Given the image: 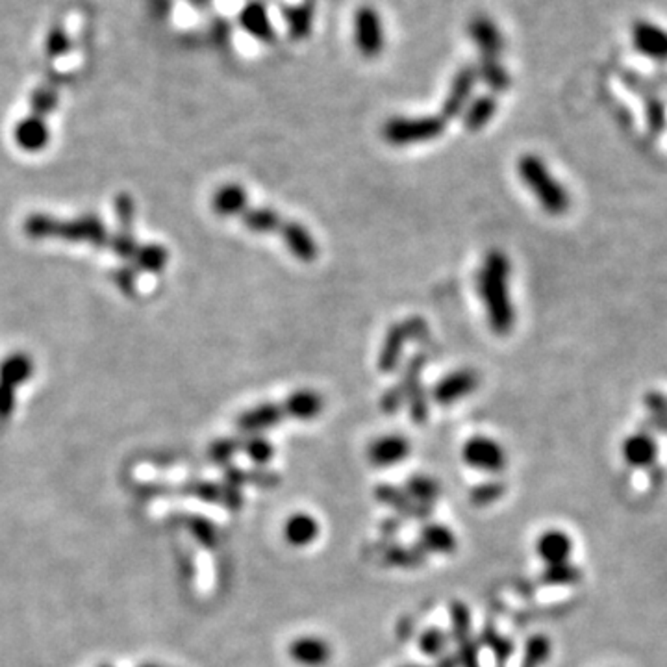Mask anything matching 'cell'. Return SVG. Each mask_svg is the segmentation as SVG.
<instances>
[{"label":"cell","instance_id":"6da1fadb","mask_svg":"<svg viewBox=\"0 0 667 667\" xmlns=\"http://www.w3.org/2000/svg\"><path fill=\"white\" fill-rule=\"evenodd\" d=\"M22 232L34 242H63L89 245L93 249H111L113 234L95 213H82L78 218H56L51 213H30L22 221Z\"/></svg>","mask_w":667,"mask_h":667},{"label":"cell","instance_id":"7a4b0ae2","mask_svg":"<svg viewBox=\"0 0 667 667\" xmlns=\"http://www.w3.org/2000/svg\"><path fill=\"white\" fill-rule=\"evenodd\" d=\"M510 259L505 252L490 251L479 271V292L486 306L491 330L498 336H508L515 323L510 299Z\"/></svg>","mask_w":667,"mask_h":667},{"label":"cell","instance_id":"3957f363","mask_svg":"<svg viewBox=\"0 0 667 667\" xmlns=\"http://www.w3.org/2000/svg\"><path fill=\"white\" fill-rule=\"evenodd\" d=\"M63 77L53 73L46 77L32 93L30 111L21 119L13 130V139L22 152L37 154L51 141L49 117L56 110L62 95Z\"/></svg>","mask_w":667,"mask_h":667},{"label":"cell","instance_id":"277c9868","mask_svg":"<svg viewBox=\"0 0 667 667\" xmlns=\"http://www.w3.org/2000/svg\"><path fill=\"white\" fill-rule=\"evenodd\" d=\"M517 171L521 180L525 182V185L531 189L532 195L549 216H564L569 210L571 201L565 187L555 180L541 158L525 154L517 161Z\"/></svg>","mask_w":667,"mask_h":667},{"label":"cell","instance_id":"5b68a950","mask_svg":"<svg viewBox=\"0 0 667 667\" xmlns=\"http://www.w3.org/2000/svg\"><path fill=\"white\" fill-rule=\"evenodd\" d=\"M447 128V121L441 115L426 117H393L383 127V137L393 147L414 145L440 137Z\"/></svg>","mask_w":667,"mask_h":667},{"label":"cell","instance_id":"8992f818","mask_svg":"<svg viewBox=\"0 0 667 667\" xmlns=\"http://www.w3.org/2000/svg\"><path fill=\"white\" fill-rule=\"evenodd\" d=\"M428 336V325L423 317H408L400 323H395L384 338L383 349L378 354V369L380 373H393L400 360L402 352L408 342H421Z\"/></svg>","mask_w":667,"mask_h":667},{"label":"cell","instance_id":"52a82bcc","mask_svg":"<svg viewBox=\"0 0 667 667\" xmlns=\"http://www.w3.org/2000/svg\"><path fill=\"white\" fill-rule=\"evenodd\" d=\"M34 376V360L27 352H13L0 364V423H6L15 410L19 388Z\"/></svg>","mask_w":667,"mask_h":667},{"label":"cell","instance_id":"ba28073f","mask_svg":"<svg viewBox=\"0 0 667 667\" xmlns=\"http://www.w3.org/2000/svg\"><path fill=\"white\" fill-rule=\"evenodd\" d=\"M356 49L366 58H376L384 51V27L380 13L373 6H360L352 17Z\"/></svg>","mask_w":667,"mask_h":667},{"label":"cell","instance_id":"9c48e42d","mask_svg":"<svg viewBox=\"0 0 667 667\" xmlns=\"http://www.w3.org/2000/svg\"><path fill=\"white\" fill-rule=\"evenodd\" d=\"M464 462L482 473H500L508 465L506 450L498 441L488 436H473L462 449Z\"/></svg>","mask_w":667,"mask_h":667},{"label":"cell","instance_id":"30bf717a","mask_svg":"<svg viewBox=\"0 0 667 667\" xmlns=\"http://www.w3.org/2000/svg\"><path fill=\"white\" fill-rule=\"evenodd\" d=\"M467 36L479 49L481 58L500 60V54L505 53V36L497 22L486 13H476L469 19Z\"/></svg>","mask_w":667,"mask_h":667},{"label":"cell","instance_id":"8fae6325","mask_svg":"<svg viewBox=\"0 0 667 667\" xmlns=\"http://www.w3.org/2000/svg\"><path fill=\"white\" fill-rule=\"evenodd\" d=\"M288 656L299 667H326L332 662L334 649L328 639L317 634H302L290 641Z\"/></svg>","mask_w":667,"mask_h":667},{"label":"cell","instance_id":"7c38bea8","mask_svg":"<svg viewBox=\"0 0 667 667\" xmlns=\"http://www.w3.org/2000/svg\"><path fill=\"white\" fill-rule=\"evenodd\" d=\"M534 551L545 567L569 564L575 551V541L562 529H547L536 538Z\"/></svg>","mask_w":667,"mask_h":667},{"label":"cell","instance_id":"4fadbf2b","mask_svg":"<svg viewBox=\"0 0 667 667\" xmlns=\"http://www.w3.org/2000/svg\"><path fill=\"white\" fill-rule=\"evenodd\" d=\"M634 49L655 62H667V30L653 21L639 19L630 29Z\"/></svg>","mask_w":667,"mask_h":667},{"label":"cell","instance_id":"5bb4252c","mask_svg":"<svg viewBox=\"0 0 667 667\" xmlns=\"http://www.w3.org/2000/svg\"><path fill=\"white\" fill-rule=\"evenodd\" d=\"M476 82H479V73H476L474 65H464L462 69H458V73L455 75V78H452L449 95L445 97L443 106H441V117L445 119V121L464 113V110L469 104L471 93Z\"/></svg>","mask_w":667,"mask_h":667},{"label":"cell","instance_id":"9a60e30c","mask_svg":"<svg viewBox=\"0 0 667 667\" xmlns=\"http://www.w3.org/2000/svg\"><path fill=\"white\" fill-rule=\"evenodd\" d=\"M481 384V376L473 369H460L447 375L432 390V399L440 407H450L473 393Z\"/></svg>","mask_w":667,"mask_h":667},{"label":"cell","instance_id":"2e32d148","mask_svg":"<svg viewBox=\"0 0 667 667\" xmlns=\"http://www.w3.org/2000/svg\"><path fill=\"white\" fill-rule=\"evenodd\" d=\"M412 443L407 436H380L367 447V462L375 467H393L410 457Z\"/></svg>","mask_w":667,"mask_h":667},{"label":"cell","instance_id":"e0dca14e","mask_svg":"<svg viewBox=\"0 0 667 667\" xmlns=\"http://www.w3.org/2000/svg\"><path fill=\"white\" fill-rule=\"evenodd\" d=\"M321 536V523L319 519L304 510L293 512L285 517L282 525V538L293 549H306L314 545Z\"/></svg>","mask_w":667,"mask_h":667},{"label":"cell","instance_id":"ac0fdd59","mask_svg":"<svg viewBox=\"0 0 667 667\" xmlns=\"http://www.w3.org/2000/svg\"><path fill=\"white\" fill-rule=\"evenodd\" d=\"M284 417L285 414L280 404L264 402L243 412L240 417H237L235 424L245 436H254V434H264L271 431V428H275L276 424L284 421Z\"/></svg>","mask_w":667,"mask_h":667},{"label":"cell","instance_id":"d6986e66","mask_svg":"<svg viewBox=\"0 0 667 667\" xmlns=\"http://www.w3.org/2000/svg\"><path fill=\"white\" fill-rule=\"evenodd\" d=\"M280 237L284 245L288 247L293 258L299 261H304V264H309V261H316L319 256V247L317 242L314 240V235L309 234L301 223L297 221H284L280 226Z\"/></svg>","mask_w":667,"mask_h":667},{"label":"cell","instance_id":"ffe728a7","mask_svg":"<svg viewBox=\"0 0 667 667\" xmlns=\"http://www.w3.org/2000/svg\"><path fill=\"white\" fill-rule=\"evenodd\" d=\"M458 536L450 527L441 525V523H426L419 532V549L424 555H438V556H450L458 551Z\"/></svg>","mask_w":667,"mask_h":667},{"label":"cell","instance_id":"44dd1931","mask_svg":"<svg viewBox=\"0 0 667 667\" xmlns=\"http://www.w3.org/2000/svg\"><path fill=\"white\" fill-rule=\"evenodd\" d=\"M375 498L384 506H390L397 514L404 517H426L431 514V508L417 505L416 500L407 493L404 488H397L393 484H380L375 490Z\"/></svg>","mask_w":667,"mask_h":667},{"label":"cell","instance_id":"7402d4cb","mask_svg":"<svg viewBox=\"0 0 667 667\" xmlns=\"http://www.w3.org/2000/svg\"><path fill=\"white\" fill-rule=\"evenodd\" d=\"M282 408L285 417L297 421H314L325 410V400L314 390H299L285 399Z\"/></svg>","mask_w":667,"mask_h":667},{"label":"cell","instance_id":"603a6c76","mask_svg":"<svg viewBox=\"0 0 667 667\" xmlns=\"http://www.w3.org/2000/svg\"><path fill=\"white\" fill-rule=\"evenodd\" d=\"M242 29L261 43H271L275 39V27L271 22L268 8L261 3H249L240 13Z\"/></svg>","mask_w":667,"mask_h":667},{"label":"cell","instance_id":"cb8c5ba5","mask_svg":"<svg viewBox=\"0 0 667 667\" xmlns=\"http://www.w3.org/2000/svg\"><path fill=\"white\" fill-rule=\"evenodd\" d=\"M211 208L219 218H235L249 208V197L245 187L240 184L221 185L211 199Z\"/></svg>","mask_w":667,"mask_h":667},{"label":"cell","instance_id":"d4e9b609","mask_svg":"<svg viewBox=\"0 0 667 667\" xmlns=\"http://www.w3.org/2000/svg\"><path fill=\"white\" fill-rule=\"evenodd\" d=\"M285 25H288V32L292 39L302 41L314 29V3L304 0L302 4H292L282 10Z\"/></svg>","mask_w":667,"mask_h":667},{"label":"cell","instance_id":"484cf974","mask_svg":"<svg viewBox=\"0 0 667 667\" xmlns=\"http://www.w3.org/2000/svg\"><path fill=\"white\" fill-rule=\"evenodd\" d=\"M656 441L647 432H638L630 436L623 445V457L634 467H647L656 460Z\"/></svg>","mask_w":667,"mask_h":667},{"label":"cell","instance_id":"4316f807","mask_svg":"<svg viewBox=\"0 0 667 667\" xmlns=\"http://www.w3.org/2000/svg\"><path fill=\"white\" fill-rule=\"evenodd\" d=\"M404 490L416 500L417 505L431 508L441 495V484L431 474H412L404 484Z\"/></svg>","mask_w":667,"mask_h":667},{"label":"cell","instance_id":"83f0119b","mask_svg":"<svg viewBox=\"0 0 667 667\" xmlns=\"http://www.w3.org/2000/svg\"><path fill=\"white\" fill-rule=\"evenodd\" d=\"M495 111H497L495 95H482V97H476L464 110V127L469 132L481 130L491 121Z\"/></svg>","mask_w":667,"mask_h":667},{"label":"cell","instance_id":"f1b7e54d","mask_svg":"<svg viewBox=\"0 0 667 667\" xmlns=\"http://www.w3.org/2000/svg\"><path fill=\"white\" fill-rule=\"evenodd\" d=\"M242 221L247 230L254 234H271L278 232L284 219L273 208L268 206H258V208H247L242 213Z\"/></svg>","mask_w":667,"mask_h":667},{"label":"cell","instance_id":"f546056e","mask_svg":"<svg viewBox=\"0 0 667 667\" xmlns=\"http://www.w3.org/2000/svg\"><path fill=\"white\" fill-rule=\"evenodd\" d=\"M476 73H479V80H482L493 93H505L510 89L512 78L508 69L500 60L481 58L479 65H476Z\"/></svg>","mask_w":667,"mask_h":667},{"label":"cell","instance_id":"4dcf8cb0","mask_svg":"<svg viewBox=\"0 0 667 667\" xmlns=\"http://www.w3.org/2000/svg\"><path fill=\"white\" fill-rule=\"evenodd\" d=\"M553 641L543 634H534L527 639L523 649V667H541L551 660Z\"/></svg>","mask_w":667,"mask_h":667},{"label":"cell","instance_id":"1f68e13d","mask_svg":"<svg viewBox=\"0 0 667 667\" xmlns=\"http://www.w3.org/2000/svg\"><path fill=\"white\" fill-rule=\"evenodd\" d=\"M169 261V251L156 243H145L137 254L134 261L136 271H145V273H161L167 268Z\"/></svg>","mask_w":667,"mask_h":667},{"label":"cell","instance_id":"d6a6232c","mask_svg":"<svg viewBox=\"0 0 667 667\" xmlns=\"http://www.w3.org/2000/svg\"><path fill=\"white\" fill-rule=\"evenodd\" d=\"M449 634L440 627H428L417 636V647L426 658H441L449 649Z\"/></svg>","mask_w":667,"mask_h":667},{"label":"cell","instance_id":"836d02e7","mask_svg":"<svg viewBox=\"0 0 667 667\" xmlns=\"http://www.w3.org/2000/svg\"><path fill=\"white\" fill-rule=\"evenodd\" d=\"M242 450L245 452V457L258 467H266L275 458L273 443L261 434L247 436L245 440H242Z\"/></svg>","mask_w":667,"mask_h":667},{"label":"cell","instance_id":"e575fe53","mask_svg":"<svg viewBox=\"0 0 667 667\" xmlns=\"http://www.w3.org/2000/svg\"><path fill=\"white\" fill-rule=\"evenodd\" d=\"M384 560L388 565L402 567V569H416L424 564L426 555L419 549V547H404V545H393L384 553Z\"/></svg>","mask_w":667,"mask_h":667},{"label":"cell","instance_id":"d590c367","mask_svg":"<svg viewBox=\"0 0 667 667\" xmlns=\"http://www.w3.org/2000/svg\"><path fill=\"white\" fill-rule=\"evenodd\" d=\"M450 615V634L455 641H464L471 638V612L464 601H452L449 606Z\"/></svg>","mask_w":667,"mask_h":667},{"label":"cell","instance_id":"8d00e7d4","mask_svg":"<svg viewBox=\"0 0 667 667\" xmlns=\"http://www.w3.org/2000/svg\"><path fill=\"white\" fill-rule=\"evenodd\" d=\"M506 486L498 481H488L479 486H473L469 491V500L473 506H490L505 495Z\"/></svg>","mask_w":667,"mask_h":667},{"label":"cell","instance_id":"74e56055","mask_svg":"<svg viewBox=\"0 0 667 667\" xmlns=\"http://www.w3.org/2000/svg\"><path fill=\"white\" fill-rule=\"evenodd\" d=\"M541 581L545 584H551V586H569V584H575L577 581H581V571L573 565V562L551 565V567L543 569Z\"/></svg>","mask_w":667,"mask_h":667},{"label":"cell","instance_id":"f35d334b","mask_svg":"<svg viewBox=\"0 0 667 667\" xmlns=\"http://www.w3.org/2000/svg\"><path fill=\"white\" fill-rule=\"evenodd\" d=\"M242 449V440L237 438H221V440H216L210 449H208V458L216 464V465H225L228 467V464L232 462V458L235 457V452Z\"/></svg>","mask_w":667,"mask_h":667},{"label":"cell","instance_id":"ab89813d","mask_svg":"<svg viewBox=\"0 0 667 667\" xmlns=\"http://www.w3.org/2000/svg\"><path fill=\"white\" fill-rule=\"evenodd\" d=\"M189 531H192L194 538L206 547V549H216L219 543V534L216 525L204 517H192L189 519Z\"/></svg>","mask_w":667,"mask_h":667},{"label":"cell","instance_id":"60d3db41","mask_svg":"<svg viewBox=\"0 0 667 667\" xmlns=\"http://www.w3.org/2000/svg\"><path fill=\"white\" fill-rule=\"evenodd\" d=\"M407 404H408L410 417H412L414 423H417V424L426 423L428 414H431V402H428V395H426V391H424L423 386L416 388V390L408 395Z\"/></svg>","mask_w":667,"mask_h":667},{"label":"cell","instance_id":"b9f144b4","mask_svg":"<svg viewBox=\"0 0 667 667\" xmlns=\"http://www.w3.org/2000/svg\"><path fill=\"white\" fill-rule=\"evenodd\" d=\"M484 643L493 651L497 662H500V663L506 662L514 653V643L508 638H503L500 634H497V630L491 629V627H488L484 630Z\"/></svg>","mask_w":667,"mask_h":667},{"label":"cell","instance_id":"7bdbcfd3","mask_svg":"<svg viewBox=\"0 0 667 667\" xmlns=\"http://www.w3.org/2000/svg\"><path fill=\"white\" fill-rule=\"evenodd\" d=\"M479 643L474 641V638H467L464 641H458V665L460 667H481V656H479Z\"/></svg>","mask_w":667,"mask_h":667},{"label":"cell","instance_id":"ee69618b","mask_svg":"<svg viewBox=\"0 0 667 667\" xmlns=\"http://www.w3.org/2000/svg\"><path fill=\"white\" fill-rule=\"evenodd\" d=\"M221 491H223V486L213 484V482H195L189 486V493H194L195 497L202 500H210V503H219Z\"/></svg>","mask_w":667,"mask_h":667},{"label":"cell","instance_id":"f6af8a7d","mask_svg":"<svg viewBox=\"0 0 667 667\" xmlns=\"http://www.w3.org/2000/svg\"><path fill=\"white\" fill-rule=\"evenodd\" d=\"M404 402H407V397H404L399 386H393L383 395V399H380V408H383V412L386 414H395L400 410Z\"/></svg>","mask_w":667,"mask_h":667},{"label":"cell","instance_id":"bcb514c9","mask_svg":"<svg viewBox=\"0 0 667 667\" xmlns=\"http://www.w3.org/2000/svg\"><path fill=\"white\" fill-rule=\"evenodd\" d=\"M136 278H137V271L130 266V268H125L119 271V275L115 276V282L119 285V290L132 295L136 292Z\"/></svg>","mask_w":667,"mask_h":667},{"label":"cell","instance_id":"7dc6e473","mask_svg":"<svg viewBox=\"0 0 667 667\" xmlns=\"http://www.w3.org/2000/svg\"><path fill=\"white\" fill-rule=\"evenodd\" d=\"M436 667H460V665H458V658H457V655L447 653V655H443L441 658H438Z\"/></svg>","mask_w":667,"mask_h":667},{"label":"cell","instance_id":"c3c4849f","mask_svg":"<svg viewBox=\"0 0 667 667\" xmlns=\"http://www.w3.org/2000/svg\"><path fill=\"white\" fill-rule=\"evenodd\" d=\"M139 667H161V665H158V663H143Z\"/></svg>","mask_w":667,"mask_h":667},{"label":"cell","instance_id":"681fc988","mask_svg":"<svg viewBox=\"0 0 667 667\" xmlns=\"http://www.w3.org/2000/svg\"><path fill=\"white\" fill-rule=\"evenodd\" d=\"M400 667H426V665H414V663H408V665H400Z\"/></svg>","mask_w":667,"mask_h":667},{"label":"cell","instance_id":"f907efd6","mask_svg":"<svg viewBox=\"0 0 667 667\" xmlns=\"http://www.w3.org/2000/svg\"><path fill=\"white\" fill-rule=\"evenodd\" d=\"M101 667H110V665H101Z\"/></svg>","mask_w":667,"mask_h":667}]
</instances>
